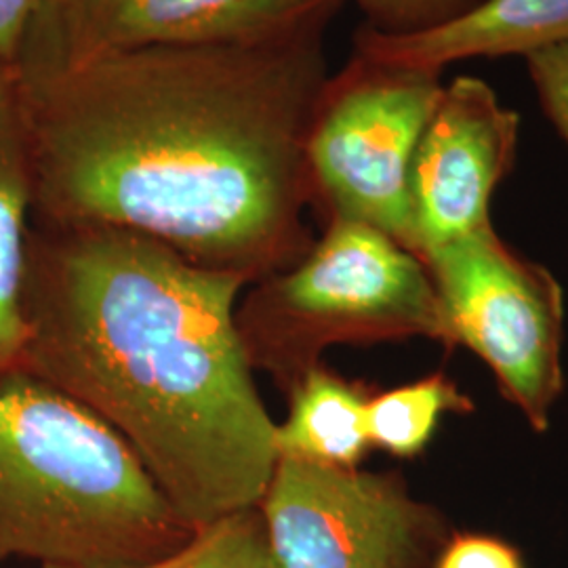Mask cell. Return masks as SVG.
Masks as SVG:
<instances>
[{
  "instance_id": "1",
  "label": "cell",
  "mask_w": 568,
  "mask_h": 568,
  "mask_svg": "<svg viewBox=\"0 0 568 568\" xmlns=\"http://www.w3.org/2000/svg\"><path fill=\"white\" fill-rule=\"evenodd\" d=\"M323 28L16 74L37 227L138 232L248 283L283 272L305 244Z\"/></svg>"
},
{
  "instance_id": "9",
  "label": "cell",
  "mask_w": 568,
  "mask_h": 568,
  "mask_svg": "<svg viewBox=\"0 0 568 568\" xmlns=\"http://www.w3.org/2000/svg\"><path fill=\"white\" fill-rule=\"evenodd\" d=\"M520 116L487 82L457 77L427 122L410 166L415 243L422 262L490 225L488 204L518 145Z\"/></svg>"
},
{
  "instance_id": "19",
  "label": "cell",
  "mask_w": 568,
  "mask_h": 568,
  "mask_svg": "<svg viewBox=\"0 0 568 568\" xmlns=\"http://www.w3.org/2000/svg\"><path fill=\"white\" fill-rule=\"evenodd\" d=\"M42 568H68V567H55V565H42Z\"/></svg>"
},
{
  "instance_id": "12",
  "label": "cell",
  "mask_w": 568,
  "mask_h": 568,
  "mask_svg": "<svg viewBox=\"0 0 568 568\" xmlns=\"http://www.w3.org/2000/svg\"><path fill=\"white\" fill-rule=\"evenodd\" d=\"M291 408L276 424L278 457L323 466L358 467L371 443L366 405L371 396L358 384L316 365L288 392Z\"/></svg>"
},
{
  "instance_id": "3",
  "label": "cell",
  "mask_w": 568,
  "mask_h": 568,
  "mask_svg": "<svg viewBox=\"0 0 568 568\" xmlns=\"http://www.w3.org/2000/svg\"><path fill=\"white\" fill-rule=\"evenodd\" d=\"M192 532L98 415L23 373L0 386V565L140 568Z\"/></svg>"
},
{
  "instance_id": "13",
  "label": "cell",
  "mask_w": 568,
  "mask_h": 568,
  "mask_svg": "<svg viewBox=\"0 0 568 568\" xmlns=\"http://www.w3.org/2000/svg\"><path fill=\"white\" fill-rule=\"evenodd\" d=\"M469 406L445 375H432L371 398L366 405V436L371 447L410 459L427 447L445 413L467 410Z\"/></svg>"
},
{
  "instance_id": "8",
  "label": "cell",
  "mask_w": 568,
  "mask_h": 568,
  "mask_svg": "<svg viewBox=\"0 0 568 568\" xmlns=\"http://www.w3.org/2000/svg\"><path fill=\"white\" fill-rule=\"evenodd\" d=\"M344 0H41L18 77L163 44L260 42L325 26Z\"/></svg>"
},
{
  "instance_id": "16",
  "label": "cell",
  "mask_w": 568,
  "mask_h": 568,
  "mask_svg": "<svg viewBox=\"0 0 568 568\" xmlns=\"http://www.w3.org/2000/svg\"><path fill=\"white\" fill-rule=\"evenodd\" d=\"M525 60L549 121L568 143V44L539 49Z\"/></svg>"
},
{
  "instance_id": "4",
  "label": "cell",
  "mask_w": 568,
  "mask_h": 568,
  "mask_svg": "<svg viewBox=\"0 0 568 568\" xmlns=\"http://www.w3.org/2000/svg\"><path fill=\"white\" fill-rule=\"evenodd\" d=\"M248 363L291 392L321 352L426 335L443 339L427 265L373 225L335 217L297 265L255 281L236 304Z\"/></svg>"
},
{
  "instance_id": "5",
  "label": "cell",
  "mask_w": 568,
  "mask_h": 568,
  "mask_svg": "<svg viewBox=\"0 0 568 568\" xmlns=\"http://www.w3.org/2000/svg\"><path fill=\"white\" fill-rule=\"evenodd\" d=\"M443 91L440 74L358 60L326 84L307 140L310 178L335 217L373 225L415 255L410 166Z\"/></svg>"
},
{
  "instance_id": "11",
  "label": "cell",
  "mask_w": 568,
  "mask_h": 568,
  "mask_svg": "<svg viewBox=\"0 0 568 568\" xmlns=\"http://www.w3.org/2000/svg\"><path fill=\"white\" fill-rule=\"evenodd\" d=\"M32 204V145L20 84L13 68L0 63V386L21 375V286Z\"/></svg>"
},
{
  "instance_id": "7",
  "label": "cell",
  "mask_w": 568,
  "mask_h": 568,
  "mask_svg": "<svg viewBox=\"0 0 568 568\" xmlns=\"http://www.w3.org/2000/svg\"><path fill=\"white\" fill-rule=\"evenodd\" d=\"M281 568H427L440 514L396 474L278 457L260 501Z\"/></svg>"
},
{
  "instance_id": "17",
  "label": "cell",
  "mask_w": 568,
  "mask_h": 568,
  "mask_svg": "<svg viewBox=\"0 0 568 568\" xmlns=\"http://www.w3.org/2000/svg\"><path fill=\"white\" fill-rule=\"evenodd\" d=\"M434 568H525V565L520 554L501 539L457 535L440 548Z\"/></svg>"
},
{
  "instance_id": "6",
  "label": "cell",
  "mask_w": 568,
  "mask_h": 568,
  "mask_svg": "<svg viewBox=\"0 0 568 568\" xmlns=\"http://www.w3.org/2000/svg\"><path fill=\"white\" fill-rule=\"evenodd\" d=\"M429 270L443 339L464 344L497 375L535 427L548 426L562 387V297L487 225L432 251Z\"/></svg>"
},
{
  "instance_id": "15",
  "label": "cell",
  "mask_w": 568,
  "mask_h": 568,
  "mask_svg": "<svg viewBox=\"0 0 568 568\" xmlns=\"http://www.w3.org/2000/svg\"><path fill=\"white\" fill-rule=\"evenodd\" d=\"M373 28L387 34H410L455 20L478 0H356Z\"/></svg>"
},
{
  "instance_id": "14",
  "label": "cell",
  "mask_w": 568,
  "mask_h": 568,
  "mask_svg": "<svg viewBox=\"0 0 568 568\" xmlns=\"http://www.w3.org/2000/svg\"><path fill=\"white\" fill-rule=\"evenodd\" d=\"M140 568H281L260 506L224 514L196 528L182 548Z\"/></svg>"
},
{
  "instance_id": "10",
  "label": "cell",
  "mask_w": 568,
  "mask_h": 568,
  "mask_svg": "<svg viewBox=\"0 0 568 568\" xmlns=\"http://www.w3.org/2000/svg\"><path fill=\"white\" fill-rule=\"evenodd\" d=\"M568 44V0H478L455 20L410 34L375 28L358 37V60L440 74L474 58L528 55Z\"/></svg>"
},
{
  "instance_id": "2",
  "label": "cell",
  "mask_w": 568,
  "mask_h": 568,
  "mask_svg": "<svg viewBox=\"0 0 568 568\" xmlns=\"http://www.w3.org/2000/svg\"><path fill=\"white\" fill-rule=\"evenodd\" d=\"M248 281L119 227H32L21 373L133 448L190 530L260 506L276 422L236 328Z\"/></svg>"
},
{
  "instance_id": "18",
  "label": "cell",
  "mask_w": 568,
  "mask_h": 568,
  "mask_svg": "<svg viewBox=\"0 0 568 568\" xmlns=\"http://www.w3.org/2000/svg\"><path fill=\"white\" fill-rule=\"evenodd\" d=\"M41 0H0V63L13 68Z\"/></svg>"
}]
</instances>
